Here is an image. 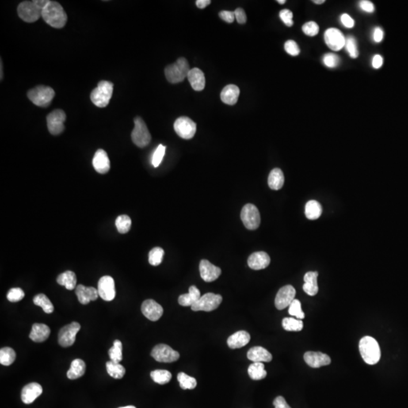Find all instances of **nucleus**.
Listing matches in <instances>:
<instances>
[{
	"label": "nucleus",
	"instance_id": "f257e3e1",
	"mask_svg": "<svg viewBox=\"0 0 408 408\" xmlns=\"http://www.w3.org/2000/svg\"><path fill=\"white\" fill-rule=\"evenodd\" d=\"M42 17L51 28H64L67 23V16L60 3L55 1H48L42 13Z\"/></svg>",
	"mask_w": 408,
	"mask_h": 408
},
{
	"label": "nucleus",
	"instance_id": "f03ea898",
	"mask_svg": "<svg viewBox=\"0 0 408 408\" xmlns=\"http://www.w3.org/2000/svg\"><path fill=\"white\" fill-rule=\"evenodd\" d=\"M49 0H33L24 1L19 4L17 14L20 18L28 23L35 22L42 17L43 9Z\"/></svg>",
	"mask_w": 408,
	"mask_h": 408
},
{
	"label": "nucleus",
	"instance_id": "7ed1b4c3",
	"mask_svg": "<svg viewBox=\"0 0 408 408\" xmlns=\"http://www.w3.org/2000/svg\"><path fill=\"white\" fill-rule=\"evenodd\" d=\"M359 351L362 359L370 365L377 364L381 359V350L379 343L371 337H363L359 343Z\"/></svg>",
	"mask_w": 408,
	"mask_h": 408
},
{
	"label": "nucleus",
	"instance_id": "20e7f679",
	"mask_svg": "<svg viewBox=\"0 0 408 408\" xmlns=\"http://www.w3.org/2000/svg\"><path fill=\"white\" fill-rule=\"evenodd\" d=\"M189 64L185 58H180L175 63L165 68L166 80L171 83L183 82L189 74Z\"/></svg>",
	"mask_w": 408,
	"mask_h": 408
},
{
	"label": "nucleus",
	"instance_id": "39448f33",
	"mask_svg": "<svg viewBox=\"0 0 408 408\" xmlns=\"http://www.w3.org/2000/svg\"><path fill=\"white\" fill-rule=\"evenodd\" d=\"M114 84L109 81H100L97 87L91 93V101L98 108H105L113 95Z\"/></svg>",
	"mask_w": 408,
	"mask_h": 408
},
{
	"label": "nucleus",
	"instance_id": "423d86ee",
	"mask_svg": "<svg viewBox=\"0 0 408 408\" xmlns=\"http://www.w3.org/2000/svg\"><path fill=\"white\" fill-rule=\"evenodd\" d=\"M55 95V91L49 86L38 85L28 91V97L36 106L47 108L49 106Z\"/></svg>",
	"mask_w": 408,
	"mask_h": 408
},
{
	"label": "nucleus",
	"instance_id": "0eeeda50",
	"mask_svg": "<svg viewBox=\"0 0 408 408\" xmlns=\"http://www.w3.org/2000/svg\"><path fill=\"white\" fill-rule=\"evenodd\" d=\"M135 127L131 131V140L135 146L139 147H145L148 146L151 140V135L146 123L142 118L137 116L134 119Z\"/></svg>",
	"mask_w": 408,
	"mask_h": 408
},
{
	"label": "nucleus",
	"instance_id": "6e6552de",
	"mask_svg": "<svg viewBox=\"0 0 408 408\" xmlns=\"http://www.w3.org/2000/svg\"><path fill=\"white\" fill-rule=\"evenodd\" d=\"M241 220L248 230H256L260 227L261 218L260 211L256 206L248 203L243 207L241 213Z\"/></svg>",
	"mask_w": 408,
	"mask_h": 408
},
{
	"label": "nucleus",
	"instance_id": "1a4fd4ad",
	"mask_svg": "<svg viewBox=\"0 0 408 408\" xmlns=\"http://www.w3.org/2000/svg\"><path fill=\"white\" fill-rule=\"evenodd\" d=\"M222 302V295H219V294L208 293V294L201 295L200 299L197 302H195V304L192 306V309L195 311H213L220 306Z\"/></svg>",
	"mask_w": 408,
	"mask_h": 408
},
{
	"label": "nucleus",
	"instance_id": "9d476101",
	"mask_svg": "<svg viewBox=\"0 0 408 408\" xmlns=\"http://www.w3.org/2000/svg\"><path fill=\"white\" fill-rule=\"evenodd\" d=\"M150 355L157 361L163 363H172L176 361L180 357L179 352L166 344L156 345Z\"/></svg>",
	"mask_w": 408,
	"mask_h": 408
},
{
	"label": "nucleus",
	"instance_id": "9b49d317",
	"mask_svg": "<svg viewBox=\"0 0 408 408\" xmlns=\"http://www.w3.org/2000/svg\"><path fill=\"white\" fill-rule=\"evenodd\" d=\"M174 129L179 136L184 139H191L196 133V123L187 116L178 118L174 123Z\"/></svg>",
	"mask_w": 408,
	"mask_h": 408
},
{
	"label": "nucleus",
	"instance_id": "f8f14e48",
	"mask_svg": "<svg viewBox=\"0 0 408 408\" xmlns=\"http://www.w3.org/2000/svg\"><path fill=\"white\" fill-rule=\"evenodd\" d=\"M81 325L72 322L61 329L58 333V343L62 347H69L74 345L77 333L81 330Z\"/></svg>",
	"mask_w": 408,
	"mask_h": 408
},
{
	"label": "nucleus",
	"instance_id": "ddd939ff",
	"mask_svg": "<svg viewBox=\"0 0 408 408\" xmlns=\"http://www.w3.org/2000/svg\"><path fill=\"white\" fill-rule=\"evenodd\" d=\"M66 114L65 111L56 109L47 116V127L51 135H57L62 133L65 130V123Z\"/></svg>",
	"mask_w": 408,
	"mask_h": 408
},
{
	"label": "nucleus",
	"instance_id": "4468645a",
	"mask_svg": "<svg viewBox=\"0 0 408 408\" xmlns=\"http://www.w3.org/2000/svg\"><path fill=\"white\" fill-rule=\"evenodd\" d=\"M98 292L101 299L104 301L113 300L116 296L115 283L113 277L111 276H103L98 284Z\"/></svg>",
	"mask_w": 408,
	"mask_h": 408
},
{
	"label": "nucleus",
	"instance_id": "2eb2a0df",
	"mask_svg": "<svg viewBox=\"0 0 408 408\" xmlns=\"http://www.w3.org/2000/svg\"><path fill=\"white\" fill-rule=\"evenodd\" d=\"M325 40L327 47L333 51H340L345 47V36L340 30L336 28H329L325 31Z\"/></svg>",
	"mask_w": 408,
	"mask_h": 408
},
{
	"label": "nucleus",
	"instance_id": "dca6fc26",
	"mask_svg": "<svg viewBox=\"0 0 408 408\" xmlns=\"http://www.w3.org/2000/svg\"><path fill=\"white\" fill-rule=\"evenodd\" d=\"M295 294L296 292L293 286L287 285L280 288L275 298L276 308L278 310H283L289 307L295 299Z\"/></svg>",
	"mask_w": 408,
	"mask_h": 408
},
{
	"label": "nucleus",
	"instance_id": "f3484780",
	"mask_svg": "<svg viewBox=\"0 0 408 408\" xmlns=\"http://www.w3.org/2000/svg\"><path fill=\"white\" fill-rule=\"evenodd\" d=\"M141 309L142 314L151 321H158L163 314L162 306L153 299L144 301Z\"/></svg>",
	"mask_w": 408,
	"mask_h": 408
},
{
	"label": "nucleus",
	"instance_id": "a211bd4d",
	"mask_svg": "<svg viewBox=\"0 0 408 408\" xmlns=\"http://www.w3.org/2000/svg\"><path fill=\"white\" fill-rule=\"evenodd\" d=\"M200 273L202 279L206 282H212L219 278L222 270L212 265L208 260H203L200 262Z\"/></svg>",
	"mask_w": 408,
	"mask_h": 408
},
{
	"label": "nucleus",
	"instance_id": "6ab92c4d",
	"mask_svg": "<svg viewBox=\"0 0 408 408\" xmlns=\"http://www.w3.org/2000/svg\"><path fill=\"white\" fill-rule=\"evenodd\" d=\"M304 360L309 367L319 368L322 366L329 365L331 359L326 354L320 352H307L305 353Z\"/></svg>",
	"mask_w": 408,
	"mask_h": 408
},
{
	"label": "nucleus",
	"instance_id": "aec40b11",
	"mask_svg": "<svg viewBox=\"0 0 408 408\" xmlns=\"http://www.w3.org/2000/svg\"><path fill=\"white\" fill-rule=\"evenodd\" d=\"M76 295L81 304H89L91 301H96L99 296L98 289L93 287H85L82 284L76 287Z\"/></svg>",
	"mask_w": 408,
	"mask_h": 408
},
{
	"label": "nucleus",
	"instance_id": "412c9836",
	"mask_svg": "<svg viewBox=\"0 0 408 408\" xmlns=\"http://www.w3.org/2000/svg\"><path fill=\"white\" fill-rule=\"evenodd\" d=\"M93 165L96 172L101 174H105L111 169L109 157L105 150L98 149L95 154L93 160Z\"/></svg>",
	"mask_w": 408,
	"mask_h": 408
},
{
	"label": "nucleus",
	"instance_id": "4be33fe9",
	"mask_svg": "<svg viewBox=\"0 0 408 408\" xmlns=\"http://www.w3.org/2000/svg\"><path fill=\"white\" fill-rule=\"evenodd\" d=\"M43 393V388L39 383H31L26 385L21 392V400L26 405L33 403Z\"/></svg>",
	"mask_w": 408,
	"mask_h": 408
},
{
	"label": "nucleus",
	"instance_id": "5701e85b",
	"mask_svg": "<svg viewBox=\"0 0 408 408\" xmlns=\"http://www.w3.org/2000/svg\"><path fill=\"white\" fill-rule=\"evenodd\" d=\"M271 262V259L265 252H256L250 255L247 263L249 268L253 270H261L267 268Z\"/></svg>",
	"mask_w": 408,
	"mask_h": 408
},
{
	"label": "nucleus",
	"instance_id": "b1692460",
	"mask_svg": "<svg viewBox=\"0 0 408 408\" xmlns=\"http://www.w3.org/2000/svg\"><path fill=\"white\" fill-rule=\"evenodd\" d=\"M250 341V335L245 330L236 332L228 338L227 343L231 349L242 348L249 343Z\"/></svg>",
	"mask_w": 408,
	"mask_h": 408
},
{
	"label": "nucleus",
	"instance_id": "393cba45",
	"mask_svg": "<svg viewBox=\"0 0 408 408\" xmlns=\"http://www.w3.org/2000/svg\"><path fill=\"white\" fill-rule=\"evenodd\" d=\"M50 328L43 324H34L30 333V338L35 343H43L49 337Z\"/></svg>",
	"mask_w": 408,
	"mask_h": 408
},
{
	"label": "nucleus",
	"instance_id": "a878e982",
	"mask_svg": "<svg viewBox=\"0 0 408 408\" xmlns=\"http://www.w3.org/2000/svg\"><path fill=\"white\" fill-rule=\"evenodd\" d=\"M240 96V89L236 85H226L221 93V100L225 104L234 105L238 101Z\"/></svg>",
	"mask_w": 408,
	"mask_h": 408
},
{
	"label": "nucleus",
	"instance_id": "bb28decb",
	"mask_svg": "<svg viewBox=\"0 0 408 408\" xmlns=\"http://www.w3.org/2000/svg\"><path fill=\"white\" fill-rule=\"evenodd\" d=\"M188 81L195 91H202L205 88L206 80L203 72L199 68L191 69L188 75Z\"/></svg>",
	"mask_w": 408,
	"mask_h": 408
},
{
	"label": "nucleus",
	"instance_id": "cd10ccee",
	"mask_svg": "<svg viewBox=\"0 0 408 408\" xmlns=\"http://www.w3.org/2000/svg\"><path fill=\"white\" fill-rule=\"evenodd\" d=\"M249 360L253 362H270L272 360V355L267 349L261 346H255L247 352Z\"/></svg>",
	"mask_w": 408,
	"mask_h": 408
},
{
	"label": "nucleus",
	"instance_id": "c85d7f7f",
	"mask_svg": "<svg viewBox=\"0 0 408 408\" xmlns=\"http://www.w3.org/2000/svg\"><path fill=\"white\" fill-rule=\"evenodd\" d=\"M318 272H309L305 275L303 291L308 295L314 296L318 293Z\"/></svg>",
	"mask_w": 408,
	"mask_h": 408
},
{
	"label": "nucleus",
	"instance_id": "c756f323",
	"mask_svg": "<svg viewBox=\"0 0 408 408\" xmlns=\"http://www.w3.org/2000/svg\"><path fill=\"white\" fill-rule=\"evenodd\" d=\"M201 297L200 291L195 286L190 287L189 292L188 294H182L179 297V303L181 306H191L192 307L195 302Z\"/></svg>",
	"mask_w": 408,
	"mask_h": 408
},
{
	"label": "nucleus",
	"instance_id": "7c9ffc66",
	"mask_svg": "<svg viewBox=\"0 0 408 408\" xmlns=\"http://www.w3.org/2000/svg\"><path fill=\"white\" fill-rule=\"evenodd\" d=\"M268 186L271 189L278 191L284 186V176L281 169L275 168L272 169L268 176Z\"/></svg>",
	"mask_w": 408,
	"mask_h": 408
},
{
	"label": "nucleus",
	"instance_id": "2f4dec72",
	"mask_svg": "<svg viewBox=\"0 0 408 408\" xmlns=\"http://www.w3.org/2000/svg\"><path fill=\"white\" fill-rule=\"evenodd\" d=\"M86 366L85 362L81 359H75L73 360L70 368L67 371V378L70 379H77L85 374Z\"/></svg>",
	"mask_w": 408,
	"mask_h": 408
},
{
	"label": "nucleus",
	"instance_id": "473e14b6",
	"mask_svg": "<svg viewBox=\"0 0 408 408\" xmlns=\"http://www.w3.org/2000/svg\"><path fill=\"white\" fill-rule=\"evenodd\" d=\"M57 282L58 284L65 286L67 290L72 291L76 288L77 285V277L75 273L72 271H67L58 275L57 277Z\"/></svg>",
	"mask_w": 408,
	"mask_h": 408
},
{
	"label": "nucleus",
	"instance_id": "72a5a7b5",
	"mask_svg": "<svg viewBox=\"0 0 408 408\" xmlns=\"http://www.w3.org/2000/svg\"><path fill=\"white\" fill-rule=\"evenodd\" d=\"M248 374L249 377L253 380H261L266 377L267 372L265 370V365L261 362H254L249 365L248 368Z\"/></svg>",
	"mask_w": 408,
	"mask_h": 408
},
{
	"label": "nucleus",
	"instance_id": "f704fd0d",
	"mask_svg": "<svg viewBox=\"0 0 408 408\" xmlns=\"http://www.w3.org/2000/svg\"><path fill=\"white\" fill-rule=\"evenodd\" d=\"M306 216L310 220L318 219L322 213V207L319 202L309 200L306 205Z\"/></svg>",
	"mask_w": 408,
	"mask_h": 408
},
{
	"label": "nucleus",
	"instance_id": "c9c22d12",
	"mask_svg": "<svg viewBox=\"0 0 408 408\" xmlns=\"http://www.w3.org/2000/svg\"><path fill=\"white\" fill-rule=\"evenodd\" d=\"M106 368L110 376L114 379H122L126 374V369L123 365L120 363H115L112 360L107 362Z\"/></svg>",
	"mask_w": 408,
	"mask_h": 408
},
{
	"label": "nucleus",
	"instance_id": "e433bc0d",
	"mask_svg": "<svg viewBox=\"0 0 408 408\" xmlns=\"http://www.w3.org/2000/svg\"><path fill=\"white\" fill-rule=\"evenodd\" d=\"M33 303L36 306H40L43 309L44 312L47 314H51L54 311L53 304L51 303L47 295L45 294H38L33 298Z\"/></svg>",
	"mask_w": 408,
	"mask_h": 408
},
{
	"label": "nucleus",
	"instance_id": "4c0bfd02",
	"mask_svg": "<svg viewBox=\"0 0 408 408\" xmlns=\"http://www.w3.org/2000/svg\"><path fill=\"white\" fill-rule=\"evenodd\" d=\"M16 353L12 348L5 347L0 350V364L4 366H9L16 360Z\"/></svg>",
	"mask_w": 408,
	"mask_h": 408
},
{
	"label": "nucleus",
	"instance_id": "58836bf2",
	"mask_svg": "<svg viewBox=\"0 0 408 408\" xmlns=\"http://www.w3.org/2000/svg\"><path fill=\"white\" fill-rule=\"evenodd\" d=\"M282 326L287 331H301L303 329V322L302 320L285 318L282 321Z\"/></svg>",
	"mask_w": 408,
	"mask_h": 408
},
{
	"label": "nucleus",
	"instance_id": "ea45409f",
	"mask_svg": "<svg viewBox=\"0 0 408 408\" xmlns=\"http://www.w3.org/2000/svg\"><path fill=\"white\" fill-rule=\"evenodd\" d=\"M150 377L160 385L166 384L172 379V374L166 370H156L150 373Z\"/></svg>",
	"mask_w": 408,
	"mask_h": 408
},
{
	"label": "nucleus",
	"instance_id": "a19ab883",
	"mask_svg": "<svg viewBox=\"0 0 408 408\" xmlns=\"http://www.w3.org/2000/svg\"><path fill=\"white\" fill-rule=\"evenodd\" d=\"M108 354L112 361L115 363H120L121 361L123 359V345L120 340H116L114 342L113 347L110 348Z\"/></svg>",
	"mask_w": 408,
	"mask_h": 408
},
{
	"label": "nucleus",
	"instance_id": "79ce46f5",
	"mask_svg": "<svg viewBox=\"0 0 408 408\" xmlns=\"http://www.w3.org/2000/svg\"><path fill=\"white\" fill-rule=\"evenodd\" d=\"M116 229L120 234H126L131 228V220L130 217L127 215H121L116 218L115 222Z\"/></svg>",
	"mask_w": 408,
	"mask_h": 408
},
{
	"label": "nucleus",
	"instance_id": "37998d69",
	"mask_svg": "<svg viewBox=\"0 0 408 408\" xmlns=\"http://www.w3.org/2000/svg\"><path fill=\"white\" fill-rule=\"evenodd\" d=\"M177 378L182 390H194L196 386V381L195 378L188 376L185 373H180L178 374Z\"/></svg>",
	"mask_w": 408,
	"mask_h": 408
},
{
	"label": "nucleus",
	"instance_id": "c03bdc74",
	"mask_svg": "<svg viewBox=\"0 0 408 408\" xmlns=\"http://www.w3.org/2000/svg\"><path fill=\"white\" fill-rule=\"evenodd\" d=\"M164 256V250L161 247H154L148 255V261L150 265L157 266L161 264Z\"/></svg>",
	"mask_w": 408,
	"mask_h": 408
},
{
	"label": "nucleus",
	"instance_id": "a18cd8bd",
	"mask_svg": "<svg viewBox=\"0 0 408 408\" xmlns=\"http://www.w3.org/2000/svg\"><path fill=\"white\" fill-rule=\"evenodd\" d=\"M345 47L347 52L351 58H356L359 56L357 41L353 36H348V38L345 39Z\"/></svg>",
	"mask_w": 408,
	"mask_h": 408
},
{
	"label": "nucleus",
	"instance_id": "49530a36",
	"mask_svg": "<svg viewBox=\"0 0 408 408\" xmlns=\"http://www.w3.org/2000/svg\"><path fill=\"white\" fill-rule=\"evenodd\" d=\"M289 314L295 316L297 319L302 320L305 318V313L302 311L301 302L298 299H294L292 303L289 306Z\"/></svg>",
	"mask_w": 408,
	"mask_h": 408
},
{
	"label": "nucleus",
	"instance_id": "de8ad7c7",
	"mask_svg": "<svg viewBox=\"0 0 408 408\" xmlns=\"http://www.w3.org/2000/svg\"><path fill=\"white\" fill-rule=\"evenodd\" d=\"M165 152H166V147L163 145H160L156 149L152 157V164L154 167H158L160 166L165 155Z\"/></svg>",
	"mask_w": 408,
	"mask_h": 408
},
{
	"label": "nucleus",
	"instance_id": "09e8293b",
	"mask_svg": "<svg viewBox=\"0 0 408 408\" xmlns=\"http://www.w3.org/2000/svg\"><path fill=\"white\" fill-rule=\"evenodd\" d=\"M24 295L25 294L21 288H12L8 292L7 299L9 302H17L24 299Z\"/></svg>",
	"mask_w": 408,
	"mask_h": 408
},
{
	"label": "nucleus",
	"instance_id": "8fccbe9b",
	"mask_svg": "<svg viewBox=\"0 0 408 408\" xmlns=\"http://www.w3.org/2000/svg\"><path fill=\"white\" fill-rule=\"evenodd\" d=\"M302 31L307 36H316L319 32V27L314 21H309L302 26Z\"/></svg>",
	"mask_w": 408,
	"mask_h": 408
},
{
	"label": "nucleus",
	"instance_id": "3c124183",
	"mask_svg": "<svg viewBox=\"0 0 408 408\" xmlns=\"http://www.w3.org/2000/svg\"><path fill=\"white\" fill-rule=\"evenodd\" d=\"M323 62L326 67L334 68L340 64V58L333 53H328L324 56Z\"/></svg>",
	"mask_w": 408,
	"mask_h": 408
},
{
	"label": "nucleus",
	"instance_id": "603ef678",
	"mask_svg": "<svg viewBox=\"0 0 408 408\" xmlns=\"http://www.w3.org/2000/svg\"><path fill=\"white\" fill-rule=\"evenodd\" d=\"M284 49L289 55H292V56H297L300 53V49L298 47L297 43H295L294 40H288L284 44Z\"/></svg>",
	"mask_w": 408,
	"mask_h": 408
},
{
	"label": "nucleus",
	"instance_id": "864d4df0",
	"mask_svg": "<svg viewBox=\"0 0 408 408\" xmlns=\"http://www.w3.org/2000/svg\"><path fill=\"white\" fill-rule=\"evenodd\" d=\"M293 16H294L293 12L289 9H283L280 12V19L287 27H292L294 25Z\"/></svg>",
	"mask_w": 408,
	"mask_h": 408
},
{
	"label": "nucleus",
	"instance_id": "5fc2aeb1",
	"mask_svg": "<svg viewBox=\"0 0 408 408\" xmlns=\"http://www.w3.org/2000/svg\"><path fill=\"white\" fill-rule=\"evenodd\" d=\"M359 6L360 9L367 12V13H373L375 10L374 4L371 1H367V0H363L359 2Z\"/></svg>",
	"mask_w": 408,
	"mask_h": 408
},
{
	"label": "nucleus",
	"instance_id": "6e6d98bb",
	"mask_svg": "<svg viewBox=\"0 0 408 408\" xmlns=\"http://www.w3.org/2000/svg\"><path fill=\"white\" fill-rule=\"evenodd\" d=\"M219 17L228 23H232L235 18L234 16V12H230V11H222L219 12Z\"/></svg>",
	"mask_w": 408,
	"mask_h": 408
},
{
	"label": "nucleus",
	"instance_id": "4d7b16f0",
	"mask_svg": "<svg viewBox=\"0 0 408 408\" xmlns=\"http://www.w3.org/2000/svg\"><path fill=\"white\" fill-rule=\"evenodd\" d=\"M234 16H235L236 19L239 24H243L246 23V16L244 9H241V8L236 9L234 11Z\"/></svg>",
	"mask_w": 408,
	"mask_h": 408
},
{
	"label": "nucleus",
	"instance_id": "13d9d810",
	"mask_svg": "<svg viewBox=\"0 0 408 408\" xmlns=\"http://www.w3.org/2000/svg\"><path fill=\"white\" fill-rule=\"evenodd\" d=\"M340 19H341L342 24H343L345 28H352L355 25V21H354L353 19L348 14L342 15Z\"/></svg>",
	"mask_w": 408,
	"mask_h": 408
},
{
	"label": "nucleus",
	"instance_id": "bf43d9fd",
	"mask_svg": "<svg viewBox=\"0 0 408 408\" xmlns=\"http://www.w3.org/2000/svg\"><path fill=\"white\" fill-rule=\"evenodd\" d=\"M273 405L275 408H291L287 403L285 398L282 396H278L275 398L274 400Z\"/></svg>",
	"mask_w": 408,
	"mask_h": 408
},
{
	"label": "nucleus",
	"instance_id": "052dcab7",
	"mask_svg": "<svg viewBox=\"0 0 408 408\" xmlns=\"http://www.w3.org/2000/svg\"><path fill=\"white\" fill-rule=\"evenodd\" d=\"M373 38L376 43H380L383 39V31L380 28H376L374 29L373 33Z\"/></svg>",
	"mask_w": 408,
	"mask_h": 408
},
{
	"label": "nucleus",
	"instance_id": "680f3d73",
	"mask_svg": "<svg viewBox=\"0 0 408 408\" xmlns=\"http://www.w3.org/2000/svg\"><path fill=\"white\" fill-rule=\"evenodd\" d=\"M383 59L379 55H376L373 58L372 65L375 69H379L383 65Z\"/></svg>",
	"mask_w": 408,
	"mask_h": 408
},
{
	"label": "nucleus",
	"instance_id": "e2e57ef3",
	"mask_svg": "<svg viewBox=\"0 0 408 408\" xmlns=\"http://www.w3.org/2000/svg\"><path fill=\"white\" fill-rule=\"evenodd\" d=\"M211 3L210 0H197L196 2V5L199 9H204V8L208 6Z\"/></svg>",
	"mask_w": 408,
	"mask_h": 408
},
{
	"label": "nucleus",
	"instance_id": "0e129e2a",
	"mask_svg": "<svg viewBox=\"0 0 408 408\" xmlns=\"http://www.w3.org/2000/svg\"><path fill=\"white\" fill-rule=\"evenodd\" d=\"M313 2H314V3L315 4H322L324 3V2H325V0H314V1H313Z\"/></svg>",
	"mask_w": 408,
	"mask_h": 408
},
{
	"label": "nucleus",
	"instance_id": "69168bd1",
	"mask_svg": "<svg viewBox=\"0 0 408 408\" xmlns=\"http://www.w3.org/2000/svg\"><path fill=\"white\" fill-rule=\"evenodd\" d=\"M0 64H1V65H0V66H1V68H0V70H0V71H1V74H0V75H1V77H1V81H2V77H3V74H2V60H1V63H0Z\"/></svg>",
	"mask_w": 408,
	"mask_h": 408
},
{
	"label": "nucleus",
	"instance_id": "338daca9",
	"mask_svg": "<svg viewBox=\"0 0 408 408\" xmlns=\"http://www.w3.org/2000/svg\"><path fill=\"white\" fill-rule=\"evenodd\" d=\"M277 2H278L279 4H281V5H283V4L285 3L286 1L285 0H277Z\"/></svg>",
	"mask_w": 408,
	"mask_h": 408
},
{
	"label": "nucleus",
	"instance_id": "774afa93",
	"mask_svg": "<svg viewBox=\"0 0 408 408\" xmlns=\"http://www.w3.org/2000/svg\"><path fill=\"white\" fill-rule=\"evenodd\" d=\"M135 408V406H131V405H130V406L121 407V408Z\"/></svg>",
	"mask_w": 408,
	"mask_h": 408
}]
</instances>
